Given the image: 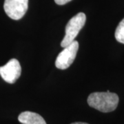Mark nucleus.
<instances>
[{"label":"nucleus","mask_w":124,"mask_h":124,"mask_svg":"<svg viewBox=\"0 0 124 124\" xmlns=\"http://www.w3.org/2000/svg\"><path fill=\"white\" fill-rule=\"evenodd\" d=\"M119 99L116 93L108 90L106 93H93L88 97L87 102L93 108L102 112H110L115 110Z\"/></svg>","instance_id":"f257e3e1"},{"label":"nucleus","mask_w":124,"mask_h":124,"mask_svg":"<svg viewBox=\"0 0 124 124\" xmlns=\"http://www.w3.org/2000/svg\"><path fill=\"white\" fill-rule=\"evenodd\" d=\"M86 16L84 13H79L72 17L66 26V35L61 42V46L65 48L75 40L80 31L84 26Z\"/></svg>","instance_id":"f03ea898"},{"label":"nucleus","mask_w":124,"mask_h":124,"mask_svg":"<svg viewBox=\"0 0 124 124\" xmlns=\"http://www.w3.org/2000/svg\"><path fill=\"white\" fill-rule=\"evenodd\" d=\"M78 50L79 42L74 40L58 54L55 61V66L61 70H66L69 68L75 61Z\"/></svg>","instance_id":"7ed1b4c3"},{"label":"nucleus","mask_w":124,"mask_h":124,"mask_svg":"<svg viewBox=\"0 0 124 124\" xmlns=\"http://www.w3.org/2000/svg\"><path fill=\"white\" fill-rule=\"evenodd\" d=\"M28 8V0H5V13L14 20H19L25 15Z\"/></svg>","instance_id":"20e7f679"},{"label":"nucleus","mask_w":124,"mask_h":124,"mask_svg":"<svg viewBox=\"0 0 124 124\" xmlns=\"http://www.w3.org/2000/svg\"><path fill=\"white\" fill-rule=\"evenodd\" d=\"M22 67L16 59H12L5 66L0 67V76L6 82L14 84L19 78Z\"/></svg>","instance_id":"39448f33"},{"label":"nucleus","mask_w":124,"mask_h":124,"mask_svg":"<svg viewBox=\"0 0 124 124\" xmlns=\"http://www.w3.org/2000/svg\"><path fill=\"white\" fill-rule=\"evenodd\" d=\"M18 121L22 124H46L40 115L30 111L22 112L18 116Z\"/></svg>","instance_id":"423d86ee"},{"label":"nucleus","mask_w":124,"mask_h":124,"mask_svg":"<svg viewBox=\"0 0 124 124\" xmlns=\"http://www.w3.org/2000/svg\"><path fill=\"white\" fill-rule=\"evenodd\" d=\"M115 36L117 41L124 44V18L116 27Z\"/></svg>","instance_id":"0eeeda50"},{"label":"nucleus","mask_w":124,"mask_h":124,"mask_svg":"<svg viewBox=\"0 0 124 124\" xmlns=\"http://www.w3.org/2000/svg\"><path fill=\"white\" fill-rule=\"evenodd\" d=\"M72 0H54L55 3L58 5H64L70 2Z\"/></svg>","instance_id":"6e6552de"},{"label":"nucleus","mask_w":124,"mask_h":124,"mask_svg":"<svg viewBox=\"0 0 124 124\" xmlns=\"http://www.w3.org/2000/svg\"><path fill=\"white\" fill-rule=\"evenodd\" d=\"M71 124H89L87 123H84V122H75V123H72Z\"/></svg>","instance_id":"1a4fd4ad"}]
</instances>
